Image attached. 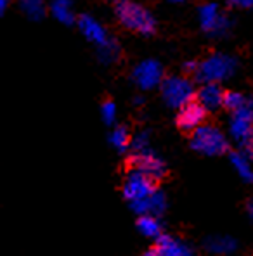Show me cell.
Segmentation results:
<instances>
[{
  "label": "cell",
  "instance_id": "cell-1",
  "mask_svg": "<svg viewBox=\"0 0 253 256\" xmlns=\"http://www.w3.org/2000/svg\"><path fill=\"white\" fill-rule=\"evenodd\" d=\"M116 20L128 32L149 36L156 32V20L153 12L135 0H118L115 6Z\"/></svg>",
  "mask_w": 253,
  "mask_h": 256
},
{
  "label": "cell",
  "instance_id": "cell-2",
  "mask_svg": "<svg viewBox=\"0 0 253 256\" xmlns=\"http://www.w3.org/2000/svg\"><path fill=\"white\" fill-rule=\"evenodd\" d=\"M237 70V59L225 52H215L198 62L194 76L201 84H222Z\"/></svg>",
  "mask_w": 253,
  "mask_h": 256
},
{
  "label": "cell",
  "instance_id": "cell-3",
  "mask_svg": "<svg viewBox=\"0 0 253 256\" xmlns=\"http://www.w3.org/2000/svg\"><path fill=\"white\" fill-rule=\"evenodd\" d=\"M191 148L203 156H220L229 148L225 134L213 125H201L191 132Z\"/></svg>",
  "mask_w": 253,
  "mask_h": 256
},
{
  "label": "cell",
  "instance_id": "cell-4",
  "mask_svg": "<svg viewBox=\"0 0 253 256\" xmlns=\"http://www.w3.org/2000/svg\"><path fill=\"white\" fill-rule=\"evenodd\" d=\"M198 21L201 30L210 36L222 38L232 28V21L227 14L222 10V7L215 2L201 4L198 9Z\"/></svg>",
  "mask_w": 253,
  "mask_h": 256
},
{
  "label": "cell",
  "instance_id": "cell-5",
  "mask_svg": "<svg viewBox=\"0 0 253 256\" xmlns=\"http://www.w3.org/2000/svg\"><path fill=\"white\" fill-rule=\"evenodd\" d=\"M161 90V99L168 108L180 109L186 104L194 100L196 90L194 84L186 76H168L163 80L160 86Z\"/></svg>",
  "mask_w": 253,
  "mask_h": 256
},
{
  "label": "cell",
  "instance_id": "cell-6",
  "mask_svg": "<svg viewBox=\"0 0 253 256\" xmlns=\"http://www.w3.org/2000/svg\"><path fill=\"white\" fill-rule=\"evenodd\" d=\"M122 192H123V198H125L130 204H135V202L142 201V199L149 198L151 194L156 192L154 178H151L146 173L132 168V170L127 173L125 180H123Z\"/></svg>",
  "mask_w": 253,
  "mask_h": 256
},
{
  "label": "cell",
  "instance_id": "cell-7",
  "mask_svg": "<svg viewBox=\"0 0 253 256\" xmlns=\"http://www.w3.org/2000/svg\"><path fill=\"white\" fill-rule=\"evenodd\" d=\"M163 66L156 59H144L132 70V82L139 90H153L163 84Z\"/></svg>",
  "mask_w": 253,
  "mask_h": 256
},
{
  "label": "cell",
  "instance_id": "cell-8",
  "mask_svg": "<svg viewBox=\"0 0 253 256\" xmlns=\"http://www.w3.org/2000/svg\"><path fill=\"white\" fill-rule=\"evenodd\" d=\"M229 134L239 146H246L253 135V102L231 112Z\"/></svg>",
  "mask_w": 253,
  "mask_h": 256
},
{
  "label": "cell",
  "instance_id": "cell-9",
  "mask_svg": "<svg viewBox=\"0 0 253 256\" xmlns=\"http://www.w3.org/2000/svg\"><path fill=\"white\" fill-rule=\"evenodd\" d=\"M77 26L82 35L85 36L87 42L96 45L97 48H103L115 40V38H111V35H109L108 30L104 28L103 22L99 20H96L94 16H89V14H82L77 20Z\"/></svg>",
  "mask_w": 253,
  "mask_h": 256
},
{
  "label": "cell",
  "instance_id": "cell-10",
  "mask_svg": "<svg viewBox=\"0 0 253 256\" xmlns=\"http://www.w3.org/2000/svg\"><path fill=\"white\" fill-rule=\"evenodd\" d=\"M132 168L146 173L151 178L158 180L165 175V163L158 154L151 149L141 150V152H132Z\"/></svg>",
  "mask_w": 253,
  "mask_h": 256
},
{
  "label": "cell",
  "instance_id": "cell-11",
  "mask_svg": "<svg viewBox=\"0 0 253 256\" xmlns=\"http://www.w3.org/2000/svg\"><path fill=\"white\" fill-rule=\"evenodd\" d=\"M205 116H206V109L198 100H192V102L186 104L184 108L179 109V112H177V125L182 128V130L194 132L196 128L205 125Z\"/></svg>",
  "mask_w": 253,
  "mask_h": 256
},
{
  "label": "cell",
  "instance_id": "cell-12",
  "mask_svg": "<svg viewBox=\"0 0 253 256\" xmlns=\"http://www.w3.org/2000/svg\"><path fill=\"white\" fill-rule=\"evenodd\" d=\"M196 100L206 111H215V109L224 106L225 92L222 90L220 84H203L196 92Z\"/></svg>",
  "mask_w": 253,
  "mask_h": 256
},
{
  "label": "cell",
  "instance_id": "cell-13",
  "mask_svg": "<svg viewBox=\"0 0 253 256\" xmlns=\"http://www.w3.org/2000/svg\"><path fill=\"white\" fill-rule=\"evenodd\" d=\"M156 248L161 256H198L194 248L189 246L186 240L173 236H161L156 240Z\"/></svg>",
  "mask_w": 253,
  "mask_h": 256
},
{
  "label": "cell",
  "instance_id": "cell-14",
  "mask_svg": "<svg viewBox=\"0 0 253 256\" xmlns=\"http://www.w3.org/2000/svg\"><path fill=\"white\" fill-rule=\"evenodd\" d=\"M231 164L236 170L237 176L243 182L253 184V150L246 148H239L237 150L231 152Z\"/></svg>",
  "mask_w": 253,
  "mask_h": 256
},
{
  "label": "cell",
  "instance_id": "cell-15",
  "mask_svg": "<svg viewBox=\"0 0 253 256\" xmlns=\"http://www.w3.org/2000/svg\"><path fill=\"white\" fill-rule=\"evenodd\" d=\"M134 212L137 214H151V216H158L165 212L167 208V199H165V194H161L160 190H156L154 194H151L149 198L142 199V201L132 204Z\"/></svg>",
  "mask_w": 253,
  "mask_h": 256
},
{
  "label": "cell",
  "instance_id": "cell-16",
  "mask_svg": "<svg viewBox=\"0 0 253 256\" xmlns=\"http://www.w3.org/2000/svg\"><path fill=\"white\" fill-rule=\"evenodd\" d=\"M49 12L52 14V18L56 21L61 22V24H71V22L77 21V14H75L71 0H51Z\"/></svg>",
  "mask_w": 253,
  "mask_h": 256
},
{
  "label": "cell",
  "instance_id": "cell-17",
  "mask_svg": "<svg viewBox=\"0 0 253 256\" xmlns=\"http://www.w3.org/2000/svg\"><path fill=\"white\" fill-rule=\"evenodd\" d=\"M205 248L210 254L215 256H225V254H231L234 250H236V240L229 236H210L208 239L205 240Z\"/></svg>",
  "mask_w": 253,
  "mask_h": 256
},
{
  "label": "cell",
  "instance_id": "cell-18",
  "mask_svg": "<svg viewBox=\"0 0 253 256\" xmlns=\"http://www.w3.org/2000/svg\"><path fill=\"white\" fill-rule=\"evenodd\" d=\"M18 6L26 20L30 21H42L49 9L45 0H20Z\"/></svg>",
  "mask_w": 253,
  "mask_h": 256
},
{
  "label": "cell",
  "instance_id": "cell-19",
  "mask_svg": "<svg viewBox=\"0 0 253 256\" xmlns=\"http://www.w3.org/2000/svg\"><path fill=\"white\" fill-rule=\"evenodd\" d=\"M137 228L144 237L148 239H154L158 240L161 236H163V228H161V224L158 220V216H151V214H142L137 220Z\"/></svg>",
  "mask_w": 253,
  "mask_h": 256
},
{
  "label": "cell",
  "instance_id": "cell-20",
  "mask_svg": "<svg viewBox=\"0 0 253 256\" xmlns=\"http://www.w3.org/2000/svg\"><path fill=\"white\" fill-rule=\"evenodd\" d=\"M109 144L118 152H125L132 146V137L125 126H115L109 134Z\"/></svg>",
  "mask_w": 253,
  "mask_h": 256
},
{
  "label": "cell",
  "instance_id": "cell-21",
  "mask_svg": "<svg viewBox=\"0 0 253 256\" xmlns=\"http://www.w3.org/2000/svg\"><path fill=\"white\" fill-rule=\"evenodd\" d=\"M251 99L246 97L241 92H225V100H224V108L227 109L229 112L237 111V109L244 108L246 104H250Z\"/></svg>",
  "mask_w": 253,
  "mask_h": 256
},
{
  "label": "cell",
  "instance_id": "cell-22",
  "mask_svg": "<svg viewBox=\"0 0 253 256\" xmlns=\"http://www.w3.org/2000/svg\"><path fill=\"white\" fill-rule=\"evenodd\" d=\"M97 58L101 62L104 64H113L116 59L120 58V45L116 44V40H113L111 44H108L103 48H97Z\"/></svg>",
  "mask_w": 253,
  "mask_h": 256
},
{
  "label": "cell",
  "instance_id": "cell-23",
  "mask_svg": "<svg viewBox=\"0 0 253 256\" xmlns=\"http://www.w3.org/2000/svg\"><path fill=\"white\" fill-rule=\"evenodd\" d=\"M132 152H141V150L151 149V138L148 132H139L132 137Z\"/></svg>",
  "mask_w": 253,
  "mask_h": 256
},
{
  "label": "cell",
  "instance_id": "cell-24",
  "mask_svg": "<svg viewBox=\"0 0 253 256\" xmlns=\"http://www.w3.org/2000/svg\"><path fill=\"white\" fill-rule=\"evenodd\" d=\"M116 116H118V109H116V104L113 100H106L101 106V118L106 125H113L116 122Z\"/></svg>",
  "mask_w": 253,
  "mask_h": 256
},
{
  "label": "cell",
  "instance_id": "cell-25",
  "mask_svg": "<svg viewBox=\"0 0 253 256\" xmlns=\"http://www.w3.org/2000/svg\"><path fill=\"white\" fill-rule=\"evenodd\" d=\"M229 6L239 10H248L253 9V0H229Z\"/></svg>",
  "mask_w": 253,
  "mask_h": 256
},
{
  "label": "cell",
  "instance_id": "cell-26",
  "mask_svg": "<svg viewBox=\"0 0 253 256\" xmlns=\"http://www.w3.org/2000/svg\"><path fill=\"white\" fill-rule=\"evenodd\" d=\"M182 70L186 71V73H196V70H198V62L196 61H186L182 64Z\"/></svg>",
  "mask_w": 253,
  "mask_h": 256
},
{
  "label": "cell",
  "instance_id": "cell-27",
  "mask_svg": "<svg viewBox=\"0 0 253 256\" xmlns=\"http://www.w3.org/2000/svg\"><path fill=\"white\" fill-rule=\"evenodd\" d=\"M142 256H161V254H160V251H158V248H153V250L144 251Z\"/></svg>",
  "mask_w": 253,
  "mask_h": 256
},
{
  "label": "cell",
  "instance_id": "cell-28",
  "mask_svg": "<svg viewBox=\"0 0 253 256\" xmlns=\"http://www.w3.org/2000/svg\"><path fill=\"white\" fill-rule=\"evenodd\" d=\"M7 6H9V0H0V12H6L7 10Z\"/></svg>",
  "mask_w": 253,
  "mask_h": 256
},
{
  "label": "cell",
  "instance_id": "cell-29",
  "mask_svg": "<svg viewBox=\"0 0 253 256\" xmlns=\"http://www.w3.org/2000/svg\"><path fill=\"white\" fill-rule=\"evenodd\" d=\"M248 214H250V218L253 220V199L250 201V204H248Z\"/></svg>",
  "mask_w": 253,
  "mask_h": 256
},
{
  "label": "cell",
  "instance_id": "cell-30",
  "mask_svg": "<svg viewBox=\"0 0 253 256\" xmlns=\"http://www.w3.org/2000/svg\"><path fill=\"white\" fill-rule=\"evenodd\" d=\"M241 148H246V149H251L253 150V135H251L250 140H248V144L246 146H241Z\"/></svg>",
  "mask_w": 253,
  "mask_h": 256
},
{
  "label": "cell",
  "instance_id": "cell-31",
  "mask_svg": "<svg viewBox=\"0 0 253 256\" xmlns=\"http://www.w3.org/2000/svg\"><path fill=\"white\" fill-rule=\"evenodd\" d=\"M170 2H173V4H180V2H186V0H170Z\"/></svg>",
  "mask_w": 253,
  "mask_h": 256
},
{
  "label": "cell",
  "instance_id": "cell-32",
  "mask_svg": "<svg viewBox=\"0 0 253 256\" xmlns=\"http://www.w3.org/2000/svg\"><path fill=\"white\" fill-rule=\"evenodd\" d=\"M116 2H118V0H116Z\"/></svg>",
  "mask_w": 253,
  "mask_h": 256
}]
</instances>
